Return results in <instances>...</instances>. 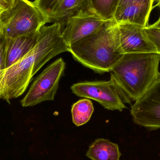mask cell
Here are the masks:
<instances>
[{
  "label": "cell",
  "instance_id": "6da1fadb",
  "mask_svg": "<svg viewBox=\"0 0 160 160\" xmlns=\"http://www.w3.org/2000/svg\"><path fill=\"white\" fill-rule=\"evenodd\" d=\"M63 25L43 26L35 47L16 63L0 72V98L10 103L23 94L37 72L56 55L69 52L62 37Z\"/></svg>",
  "mask_w": 160,
  "mask_h": 160
},
{
  "label": "cell",
  "instance_id": "7a4b0ae2",
  "mask_svg": "<svg viewBox=\"0 0 160 160\" xmlns=\"http://www.w3.org/2000/svg\"><path fill=\"white\" fill-rule=\"evenodd\" d=\"M69 52L84 66L100 74L111 72L124 56L118 24L105 22L93 34L69 46Z\"/></svg>",
  "mask_w": 160,
  "mask_h": 160
},
{
  "label": "cell",
  "instance_id": "3957f363",
  "mask_svg": "<svg viewBox=\"0 0 160 160\" xmlns=\"http://www.w3.org/2000/svg\"><path fill=\"white\" fill-rule=\"evenodd\" d=\"M160 62L157 53L124 54L110 72L124 102L136 101L146 92L160 74Z\"/></svg>",
  "mask_w": 160,
  "mask_h": 160
},
{
  "label": "cell",
  "instance_id": "277c9868",
  "mask_svg": "<svg viewBox=\"0 0 160 160\" xmlns=\"http://www.w3.org/2000/svg\"><path fill=\"white\" fill-rule=\"evenodd\" d=\"M47 23V18L34 2L15 0L8 8L0 11V35L15 38L32 34Z\"/></svg>",
  "mask_w": 160,
  "mask_h": 160
},
{
  "label": "cell",
  "instance_id": "5b68a950",
  "mask_svg": "<svg viewBox=\"0 0 160 160\" xmlns=\"http://www.w3.org/2000/svg\"><path fill=\"white\" fill-rule=\"evenodd\" d=\"M65 68V63L62 58H59L44 69L21 100L22 106L32 107L43 102L54 100Z\"/></svg>",
  "mask_w": 160,
  "mask_h": 160
},
{
  "label": "cell",
  "instance_id": "8992f818",
  "mask_svg": "<svg viewBox=\"0 0 160 160\" xmlns=\"http://www.w3.org/2000/svg\"><path fill=\"white\" fill-rule=\"evenodd\" d=\"M72 93L79 97L97 102L108 110L122 112L127 108L119 90L111 78L109 81L77 83L71 86Z\"/></svg>",
  "mask_w": 160,
  "mask_h": 160
},
{
  "label": "cell",
  "instance_id": "52a82bcc",
  "mask_svg": "<svg viewBox=\"0 0 160 160\" xmlns=\"http://www.w3.org/2000/svg\"><path fill=\"white\" fill-rule=\"evenodd\" d=\"M130 113L137 125L150 130L160 129V74L132 105Z\"/></svg>",
  "mask_w": 160,
  "mask_h": 160
},
{
  "label": "cell",
  "instance_id": "ba28073f",
  "mask_svg": "<svg viewBox=\"0 0 160 160\" xmlns=\"http://www.w3.org/2000/svg\"><path fill=\"white\" fill-rule=\"evenodd\" d=\"M105 22L90 8L82 9L65 21L62 37L69 46L93 34Z\"/></svg>",
  "mask_w": 160,
  "mask_h": 160
},
{
  "label": "cell",
  "instance_id": "9c48e42d",
  "mask_svg": "<svg viewBox=\"0 0 160 160\" xmlns=\"http://www.w3.org/2000/svg\"><path fill=\"white\" fill-rule=\"evenodd\" d=\"M34 3L48 22H60L63 25L70 16L89 8L87 0H35Z\"/></svg>",
  "mask_w": 160,
  "mask_h": 160
},
{
  "label": "cell",
  "instance_id": "30bf717a",
  "mask_svg": "<svg viewBox=\"0 0 160 160\" xmlns=\"http://www.w3.org/2000/svg\"><path fill=\"white\" fill-rule=\"evenodd\" d=\"M120 44L124 53H157L144 28L128 23H118Z\"/></svg>",
  "mask_w": 160,
  "mask_h": 160
},
{
  "label": "cell",
  "instance_id": "8fae6325",
  "mask_svg": "<svg viewBox=\"0 0 160 160\" xmlns=\"http://www.w3.org/2000/svg\"><path fill=\"white\" fill-rule=\"evenodd\" d=\"M154 0H138L116 13L114 20L118 24L128 23L145 27L148 26Z\"/></svg>",
  "mask_w": 160,
  "mask_h": 160
},
{
  "label": "cell",
  "instance_id": "7c38bea8",
  "mask_svg": "<svg viewBox=\"0 0 160 160\" xmlns=\"http://www.w3.org/2000/svg\"><path fill=\"white\" fill-rule=\"evenodd\" d=\"M39 31L28 35L7 38L6 69L16 63L35 47Z\"/></svg>",
  "mask_w": 160,
  "mask_h": 160
},
{
  "label": "cell",
  "instance_id": "4fadbf2b",
  "mask_svg": "<svg viewBox=\"0 0 160 160\" xmlns=\"http://www.w3.org/2000/svg\"><path fill=\"white\" fill-rule=\"evenodd\" d=\"M86 156L92 160H120L121 154L118 145L106 139H97L90 145Z\"/></svg>",
  "mask_w": 160,
  "mask_h": 160
},
{
  "label": "cell",
  "instance_id": "5bb4252c",
  "mask_svg": "<svg viewBox=\"0 0 160 160\" xmlns=\"http://www.w3.org/2000/svg\"><path fill=\"white\" fill-rule=\"evenodd\" d=\"M88 5L104 21L113 20L119 0H87Z\"/></svg>",
  "mask_w": 160,
  "mask_h": 160
},
{
  "label": "cell",
  "instance_id": "9a60e30c",
  "mask_svg": "<svg viewBox=\"0 0 160 160\" xmlns=\"http://www.w3.org/2000/svg\"><path fill=\"white\" fill-rule=\"evenodd\" d=\"M94 111V106L90 100L82 99L72 105L71 108L72 121L77 127L88 122Z\"/></svg>",
  "mask_w": 160,
  "mask_h": 160
},
{
  "label": "cell",
  "instance_id": "2e32d148",
  "mask_svg": "<svg viewBox=\"0 0 160 160\" xmlns=\"http://www.w3.org/2000/svg\"><path fill=\"white\" fill-rule=\"evenodd\" d=\"M145 32L151 41L157 51L160 55V29L148 25L144 28Z\"/></svg>",
  "mask_w": 160,
  "mask_h": 160
},
{
  "label": "cell",
  "instance_id": "e0dca14e",
  "mask_svg": "<svg viewBox=\"0 0 160 160\" xmlns=\"http://www.w3.org/2000/svg\"><path fill=\"white\" fill-rule=\"evenodd\" d=\"M0 72H2L6 69L7 38L0 35Z\"/></svg>",
  "mask_w": 160,
  "mask_h": 160
},
{
  "label": "cell",
  "instance_id": "ac0fdd59",
  "mask_svg": "<svg viewBox=\"0 0 160 160\" xmlns=\"http://www.w3.org/2000/svg\"><path fill=\"white\" fill-rule=\"evenodd\" d=\"M15 0H0V11L7 9Z\"/></svg>",
  "mask_w": 160,
  "mask_h": 160
},
{
  "label": "cell",
  "instance_id": "d6986e66",
  "mask_svg": "<svg viewBox=\"0 0 160 160\" xmlns=\"http://www.w3.org/2000/svg\"><path fill=\"white\" fill-rule=\"evenodd\" d=\"M137 1L138 0H119V4H118V8H117L116 12L118 10L124 8L128 5Z\"/></svg>",
  "mask_w": 160,
  "mask_h": 160
},
{
  "label": "cell",
  "instance_id": "ffe728a7",
  "mask_svg": "<svg viewBox=\"0 0 160 160\" xmlns=\"http://www.w3.org/2000/svg\"><path fill=\"white\" fill-rule=\"evenodd\" d=\"M151 26H153L154 27H156V28H159V29H160V17L159 19L155 23H154V24L151 25Z\"/></svg>",
  "mask_w": 160,
  "mask_h": 160
},
{
  "label": "cell",
  "instance_id": "44dd1931",
  "mask_svg": "<svg viewBox=\"0 0 160 160\" xmlns=\"http://www.w3.org/2000/svg\"><path fill=\"white\" fill-rule=\"evenodd\" d=\"M154 2H156L157 4V6L159 7L160 8V0H154Z\"/></svg>",
  "mask_w": 160,
  "mask_h": 160
}]
</instances>
